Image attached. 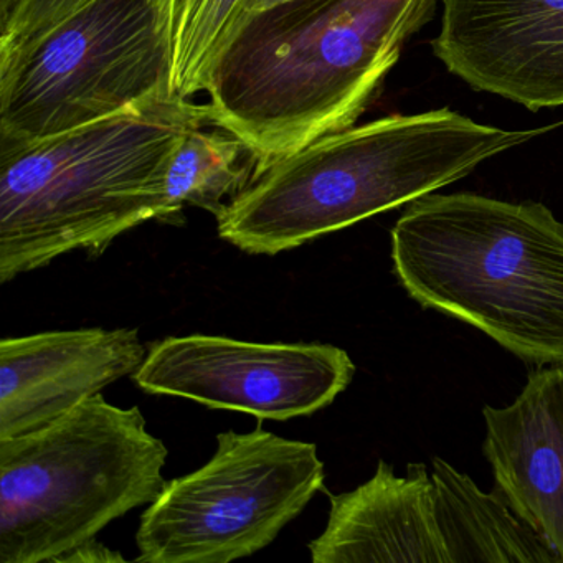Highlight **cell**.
I'll return each instance as SVG.
<instances>
[{"mask_svg":"<svg viewBox=\"0 0 563 563\" xmlns=\"http://www.w3.org/2000/svg\"><path fill=\"white\" fill-rule=\"evenodd\" d=\"M438 0H286L255 11L210 85V126L242 140L255 174L354 126Z\"/></svg>","mask_w":563,"mask_h":563,"instance_id":"obj_1","label":"cell"},{"mask_svg":"<svg viewBox=\"0 0 563 563\" xmlns=\"http://www.w3.org/2000/svg\"><path fill=\"white\" fill-rule=\"evenodd\" d=\"M206 104L157 95L113 117L25 143L0 144V283L164 222L167 174Z\"/></svg>","mask_w":563,"mask_h":563,"instance_id":"obj_2","label":"cell"},{"mask_svg":"<svg viewBox=\"0 0 563 563\" xmlns=\"http://www.w3.org/2000/svg\"><path fill=\"white\" fill-rule=\"evenodd\" d=\"M550 130H500L451 110L354 124L253 176L217 217L219 236L275 256L408 206Z\"/></svg>","mask_w":563,"mask_h":563,"instance_id":"obj_3","label":"cell"},{"mask_svg":"<svg viewBox=\"0 0 563 563\" xmlns=\"http://www.w3.org/2000/svg\"><path fill=\"white\" fill-rule=\"evenodd\" d=\"M394 272L421 308L527 364L563 365V222L539 202L428 194L390 232Z\"/></svg>","mask_w":563,"mask_h":563,"instance_id":"obj_4","label":"cell"},{"mask_svg":"<svg viewBox=\"0 0 563 563\" xmlns=\"http://www.w3.org/2000/svg\"><path fill=\"white\" fill-rule=\"evenodd\" d=\"M166 444L140 408L98 394L48 427L0 440V563L60 562L163 493Z\"/></svg>","mask_w":563,"mask_h":563,"instance_id":"obj_5","label":"cell"},{"mask_svg":"<svg viewBox=\"0 0 563 563\" xmlns=\"http://www.w3.org/2000/svg\"><path fill=\"white\" fill-rule=\"evenodd\" d=\"M176 0H88L0 60V144L113 117L173 90Z\"/></svg>","mask_w":563,"mask_h":563,"instance_id":"obj_6","label":"cell"},{"mask_svg":"<svg viewBox=\"0 0 563 563\" xmlns=\"http://www.w3.org/2000/svg\"><path fill=\"white\" fill-rule=\"evenodd\" d=\"M318 446L262 427L223 431L209 463L167 481L141 516L137 562L229 563L266 549L324 489Z\"/></svg>","mask_w":563,"mask_h":563,"instance_id":"obj_7","label":"cell"},{"mask_svg":"<svg viewBox=\"0 0 563 563\" xmlns=\"http://www.w3.org/2000/svg\"><path fill=\"white\" fill-rule=\"evenodd\" d=\"M354 374L347 352L331 344L194 334L147 345L133 378L146 394L243 411L262 423L314 415L349 387Z\"/></svg>","mask_w":563,"mask_h":563,"instance_id":"obj_8","label":"cell"},{"mask_svg":"<svg viewBox=\"0 0 563 563\" xmlns=\"http://www.w3.org/2000/svg\"><path fill=\"white\" fill-rule=\"evenodd\" d=\"M431 47L474 90L563 107V0H443Z\"/></svg>","mask_w":563,"mask_h":563,"instance_id":"obj_9","label":"cell"},{"mask_svg":"<svg viewBox=\"0 0 563 563\" xmlns=\"http://www.w3.org/2000/svg\"><path fill=\"white\" fill-rule=\"evenodd\" d=\"M147 349L137 329L48 331L0 342V440L60 420L134 375Z\"/></svg>","mask_w":563,"mask_h":563,"instance_id":"obj_10","label":"cell"},{"mask_svg":"<svg viewBox=\"0 0 563 563\" xmlns=\"http://www.w3.org/2000/svg\"><path fill=\"white\" fill-rule=\"evenodd\" d=\"M483 417L493 490L563 563V365L537 367L514 404Z\"/></svg>","mask_w":563,"mask_h":563,"instance_id":"obj_11","label":"cell"},{"mask_svg":"<svg viewBox=\"0 0 563 563\" xmlns=\"http://www.w3.org/2000/svg\"><path fill=\"white\" fill-rule=\"evenodd\" d=\"M324 532L309 542L314 563H450L434 512V484L421 463L407 476L380 460L374 477L329 496Z\"/></svg>","mask_w":563,"mask_h":563,"instance_id":"obj_12","label":"cell"},{"mask_svg":"<svg viewBox=\"0 0 563 563\" xmlns=\"http://www.w3.org/2000/svg\"><path fill=\"white\" fill-rule=\"evenodd\" d=\"M434 512L450 563H560L503 497L483 493L467 474L434 457Z\"/></svg>","mask_w":563,"mask_h":563,"instance_id":"obj_13","label":"cell"},{"mask_svg":"<svg viewBox=\"0 0 563 563\" xmlns=\"http://www.w3.org/2000/svg\"><path fill=\"white\" fill-rule=\"evenodd\" d=\"M206 128L187 134L170 163L164 223H176L187 206L217 219L255 174V157L242 140L229 131Z\"/></svg>","mask_w":563,"mask_h":563,"instance_id":"obj_14","label":"cell"},{"mask_svg":"<svg viewBox=\"0 0 563 563\" xmlns=\"http://www.w3.org/2000/svg\"><path fill=\"white\" fill-rule=\"evenodd\" d=\"M258 0H176L173 90L184 98L207 93L223 52Z\"/></svg>","mask_w":563,"mask_h":563,"instance_id":"obj_15","label":"cell"},{"mask_svg":"<svg viewBox=\"0 0 563 563\" xmlns=\"http://www.w3.org/2000/svg\"><path fill=\"white\" fill-rule=\"evenodd\" d=\"M88 0H0V60L37 42Z\"/></svg>","mask_w":563,"mask_h":563,"instance_id":"obj_16","label":"cell"},{"mask_svg":"<svg viewBox=\"0 0 563 563\" xmlns=\"http://www.w3.org/2000/svg\"><path fill=\"white\" fill-rule=\"evenodd\" d=\"M113 560L124 559L120 553L111 552L110 549L93 539L65 555L60 562H113Z\"/></svg>","mask_w":563,"mask_h":563,"instance_id":"obj_17","label":"cell"},{"mask_svg":"<svg viewBox=\"0 0 563 563\" xmlns=\"http://www.w3.org/2000/svg\"><path fill=\"white\" fill-rule=\"evenodd\" d=\"M282 2H286V0H258L255 5V11H263V9L273 8V5L282 4Z\"/></svg>","mask_w":563,"mask_h":563,"instance_id":"obj_18","label":"cell"}]
</instances>
